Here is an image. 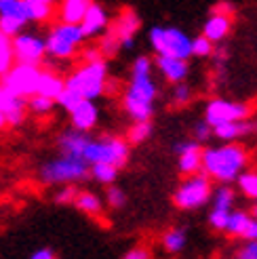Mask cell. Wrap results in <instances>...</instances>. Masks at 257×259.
I'll return each instance as SVG.
<instances>
[{"label": "cell", "mask_w": 257, "mask_h": 259, "mask_svg": "<svg viewBox=\"0 0 257 259\" xmlns=\"http://www.w3.org/2000/svg\"><path fill=\"white\" fill-rule=\"evenodd\" d=\"M158 89L152 78V59L141 55L133 61L131 84L124 93V110L133 120H150Z\"/></svg>", "instance_id": "obj_1"}, {"label": "cell", "mask_w": 257, "mask_h": 259, "mask_svg": "<svg viewBox=\"0 0 257 259\" xmlns=\"http://www.w3.org/2000/svg\"><path fill=\"white\" fill-rule=\"evenodd\" d=\"M247 166V150L238 144H226L222 148L202 150V171L209 177L230 184L238 179L242 169Z\"/></svg>", "instance_id": "obj_2"}, {"label": "cell", "mask_w": 257, "mask_h": 259, "mask_svg": "<svg viewBox=\"0 0 257 259\" xmlns=\"http://www.w3.org/2000/svg\"><path fill=\"white\" fill-rule=\"evenodd\" d=\"M106 80L108 70L104 59L97 61H84L80 70H76L66 80V87L78 91L84 99H97L101 93H106Z\"/></svg>", "instance_id": "obj_3"}, {"label": "cell", "mask_w": 257, "mask_h": 259, "mask_svg": "<svg viewBox=\"0 0 257 259\" xmlns=\"http://www.w3.org/2000/svg\"><path fill=\"white\" fill-rule=\"evenodd\" d=\"M82 158L89 164L108 162L114 166H124L128 160V141L120 137H104V139H89L82 150Z\"/></svg>", "instance_id": "obj_4"}, {"label": "cell", "mask_w": 257, "mask_h": 259, "mask_svg": "<svg viewBox=\"0 0 257 259\" xmlns=\"http://www.w3.org/2000/svg\"><path fill=\"white\" fill-rule=\"evenodd\" d=\"M40 175L45 184H74L89 177V162L80 156L63 154L61 158L45 164Z\"/></svg>", "instance_id": "obj_5"}, {"label": "cell", "mask_w": 257, "mask_h": 259, "mask_svg": "<svg viewBox=\"0 0 257 259\" xmlns=\"http://www.w3.org/2000/svg\"><path fill=\"white\" fill-rule=\"evenodd\" d=\"M150 42L156 55H171L182 59L192 55V40L177 28H152Z\"/></svg>", "instance_id": "obj_6"}, {"label": "cell", "mask_w": 257, "mask_h": 259, "mask_svg": "<svg viewBox=\"0 0 257 259\" xmlns=\"http://www.w3.org/2000/svg\"><path fill=\"white\" fill-rule=\"evenodd\" d=\"M211 196V184L207 173H192L175 192L173 202L179 209H198Z\"/></svg>", "instance_id": "obj_7"}, {"label": "cell", "mask_w": 257, "mask_h": 259, "mask_svg": "<svg viewBox=\"0 0 257 259\" xmlns=\"http://www.w3.org/2000/svg\"><path fill=\"white\" fill-rule=\"evenodd\" d=\"M40 70L34 63H21L15 68H11L3 76V84L11 91L13 95L28 99L34 93H38V80H40Z\"/></svg>", "instance_id": "obj_8"}, {"label": "cell", "mask_w": 257, "mask_h": 259, "mask_svg": "<svg viewBox=\"0 0 257 259\" xmlns=\"http://www.w3.org/2000/svg\"><path fill=\"white\" fill-rule=\"evenodd\" d=\"M249 114H251V108L245 106V103L228 101V99H213V101H209L207 110H204V120L211 126H217L222 122L249 118Z\"/></svg>", "instance_id": "obj_9"}, {"label": "cell", "mask_w": 257, "mask_h": 259, "mask_svg": "<svg viewBox=\"0 0 257 259\" xmlns=\"http://www.w3.org/2000/svg\"><path fill=\"white\" fill-rule=\"evenodd\" d=\"M13 53H15L17 61L38 66L47 53V45H45V40H40V38H36V36L17 34L15 40H13Z\"/></svg>", "instance_id": "obj_10"}, {"label": "cell", "mask_w": 257, "mask_h": 259, "mask_svg": "<svg viewBox=\"0 0 257 259\" xmlns=\"http://www.w3.org/2000/svg\"><path fill=\"white\" fill-rule=\"evenodd\" d=\"M25 103H28V99L13 95L11 91L0 82V110H3L5 116H7V124L15 126V124L23 122V118H25Z\"/></svg>", "instance_id": "obj_11"}, {"label": "cell", "mask_w": 257, "mask_h": 259, "mask_svg": "<svg viewBox=\"0 0 257 259\" xmlns=\"http://www.w3.org/2000/svg\"><path fill=\"white\" fill-rule=\"evenodd\" d=\"M156 68L169 82L177 84L184 82L188 76V63L182 57H171V55H156Z\"/></svg>", "instance_id": "obj_12"}, {"label": "cell", "mask_w": 257, "mask_h": 259, "mask_svg": "<svg viewBox=\"0 0 257 259\" xmlns=\"http://www.w3.org/2000/svg\"><path fill=\"white\" fill-rule=\"evenodd\" d=\"M257 131V122H251L249 118H242V120H230V122H222L213 126V133L224 139V141H234L238 137H247L251 133Z\"/></svg>", "instance_id": "obj_13"}, {"label": "cell", "mask_w": 257, "mask_h": 259, "mask_svg": "<svg viewBox=\"0 0 257 259\" xmlns=\"http://www.w3.org/2000/svg\"><path fill=\"white\" fill-rule=\"evenodd\" d=\"M72 124L74 128H78V131H91V128L97 124V118H99V112L95 108L93 99H82L78 106H76L72 112Z\"/></svg>", "instance_id": "obj_14"}, {"label": "cell", "mask_w": 257, "mask_h": 259, "mask_svg": "<svg viewBox=\"0 0 257 259\" xmlns=\"http://www.w3.org/2000/svg\"><path fill=\"white\" fill-rule=\"evenodd\" d=\"M80 28H82V34L84 36H95V34H101L106 28H108V13L101 9L99 5H91L87 11V15L82 17L80 21Z\"/></svg>", "instance_id": "obj_15"}, {"label": "cell", "mask_w": 257, "mask_h": 259, "mask_svg": "<svg viewBox=\"0 0 257 259\" xmlns=\"http://www.w3.org/2000/svg\"><path fill=\"white\" fill-rule=\"evenodd\" d=\"M139 25H141V21H139V17H137V13L131 11V9H124L120 15H118V19L114 21V25H112L110 30L116 34V36L120 38V42H122L124 38H135Z\"/></svg>", "instance_id": "obj_16"}, {"label": "cell", "mask_w": 257, "mask_h": 259, "mask_svg": "<svg viewBox=\"0 0 257 259\" xmlns=\"http://www.w3.org/2000/svg\"><path fill=\"white\" fill-rule=\"evenodd\" d=\"M230 28H232V17H228V15H215V13H213V17L207 23H204L202 34L207 36L209 40L220 42V40H224V38L230 34Z\"/></svg>", "instance_id": "obj_17"}, {"label": "cell", "mask_w": 257, "mask_h": 259, "mask_svg": "<svg viewBox=\"0 0 257 259\" xmlns=\"http://www.w3.org/2000/svg\"><path fill=\"white\" fill-rule=\"evenodd\" d=\"M91 5H93V0H63V3H61V11H59L61 21L80 23Z\"/></svg>", "instance_id": "obj_18"}, {"label": "cell", "mask_w": 257, "mask_h": 259, "mask_svg": "<svg viewBox=\"0 0 257 259\" xmlns=\"http://www.w3.org/2000/svg\"><path fill=\"white\" fill-rule=\"evenodd\" d=\"M47 45V53H51L53 57H59V59H66V57H72L76 53V49H78V45L70 42L68 38H63L61 34L57 32H51L49 38L45 40Z\"/></svg>", "instance_id": "obj_19"}, {"label": "cell", "mask_w": 257, "mask_h": 259, "mask_svg": "<svg viewBox=\"0 0 257 259\" xmlns=\"http://www.w3.org/2000/svg\"><path fill=\"white\" fill-rule=\"evenodd\" d=\"M87 141L89 137L84 135V131H68V133H63L61 139H59V148L63 154H72V156H80L82 158V150L87 146Z\"/></svg>", "instance_id": "obj_20"}, {"label": "cell", "mask_w": 257, "mask_h": 259, "mask_svg": "<svg viewBox=\"0 0 257 259\" xmlns=\"http://www.w3.org/2000/svg\"><path fill=\"white\" fill-rule=\"evenodd\" d=\"M63 89H66V80H61L57 74H53V72H42L40 74V80H38V93L40 95L57 99Z\"/></svg>", "instance_id": "obj_21"}, {"label": "cell", "mask_w": 257, "mask_h": 259, "mask_svg": "<svg viewBox=\"0 0 257 259\" xmlns=\"http://www.w3.org/2000/svg\"><path fill=\"white\" fill-rule=\"evenodd\" d=\"M251 219H253L251 215L242 213V211H232V213H230V219H228L226 232H228L230 236H234V238H242V240H245Z\"/></svg>", "instance_id": "obj_22"}, {"label": "cell", "mask_w": 257, "mask_h": 259, "mask_svg": "<svg viewBox=\"0 0 257 259\" xmlns=\"http://www.w3.org/2000/svg\"><path fill=\"white\" fill-rule=\"evenodd\" d=\"M179 171L184 175L202 171V150H192V152L179 154Z\"/></svg>", "instance_id": "obj_23"}, {"label": "cell", "mask_w": 257, "mask_h": 259, "mask_svg": "<svg viewBox=\"0 0 257 259\" xmlns=\"http://www.w3.org/2000/svg\"><path fill=\"white\" fill-rule=\"evenodd\" d=\"M74 204L78 206V209L87 215H99L101 213V200L95 196L91 192H78V196H76Z\"/></svg>", "instance_id": "obj_24"}, {"label": "cell", "mask_w": 257, "mask_h": 259, "mask_svg": "<svg viewBox=\"0 0 257 259\" xmlns=\"http://www.w3.org/2000/svg\"><path fill=\"white\" fill-rule=\"evenodd\" d=\"M0 15H9V17L30 21L28 9H25V0H0Z\"/></svg>", "instance_id": "obj_25"}, {"label": "cell", "mask_w": 257, "mask_h": 259, "mask_svg": "<svg viewBox=\"0 0 257 259\" xmlns=\"http://www.w3.org/2000/svg\"><path fill=\"white\" fill-rule=\"evenodd\" d=\"M51 7L49 3H42V0H25V9H28V19L32 21H45L51 17Z\"/></svg>", "instance_id": "obj_26"}, {"label": "cell", "mask_w": 257, "mask_h": 259, "mask_svg": "<svg viewBox=\"0 0 257 259\" xmlns=\"http://www.w3.org/2000/svg\"><path fill=\"white\" fill-rule=\"evenodd\" d=\"M162 247L169 253H179L186 247V232L184 230H169L162 236Z\"/></svg>", "instance_id": "obj_27"}, {"label": "cell", "mask_w": 257, "mask_h": 259, "mask_svg": "<svg viewBox=\"0 0 257 259\" xmlns=\"http://www.w3.org/2000/svg\"><path fill=\"white\" fill-rule=\"evenodd\" d=\"M150 135H152V122L150 120H135V124L128 128L126 141L137 146V144H141V141H146Z\"/></svg>", "instance_id": "obj_28"}, {"label": "cell", "mask_w": 257, "mask_h": 259, "mask_svg": "<svg viewBox=\"0 0 257 259\" xmlns=\"http://www.w3.org/2000/svg\"><path fill=\"white\" fill-rule=\"evenodd\" d=\"M238 188L249 200H257V171H247L238 175Z\"/></svg>", "instance_id": "obj_29"}, {"label": "cell", "mask_w": 257, "mask_h": 259, "mask_svg": "<svg viewBox=\"0 0 257 259\" xmlns=\"http://www.w3.org/2000/svg\"><path fill=\"white\" fill-rule=\"evenodd\" d=\"M91 173L99 184H112L118 175V166L108 164V162H95V164H91Z\"/></svg>", "instance_id": "obj_30"}, {"label": "cell", "mask_w": 257, "mask_h": 259, "mask_svg": "<svg viewBox=\"0 0 257 259\" xmlns=\"http://www.w3.org/2000/svg\"><path fill=\"white\" fill-rule=\"evenodd\" d=\"M230 213H232V211L224 209V206H213L211 213H209V224H211V228L217 230V232H226Z\"/></svg>", "instance_id": "obj_31"}, {"label": "cell", "mask_w": 257, "mask_h": 259, "mask_svg": "<svg viewBox=\"0 0 257 259\" xmlns=\"http://www.w3.org/2000/svg\"><path fill=\"white\" fill-rule=\"evenodd\" d=\"M84 97L78 93V91H74V89H70V87H66V89H63L61 91V93H59V97L55 99L57 103H59V106L61 108H66L68 112H72L76 106H78V103L82 101Z\"/></svg>", "instance_id": "obj_32"}, {"label": "cell", "mask_w": 257, "mask_h": 259, "mask_svg": "<svg viewBox=\"0 0 257 259\" xmlns=\"http://www.w3.org/2000/svg\"><path fill=\"white\" fill-rule=\"evenodd\" d=\"M53 103H55V99L40 95V93H34L32 97H28V106L36 114H49L51 110H53Z\"/></svg>", "instance_id": "obj_33"}, {"label": "cell", "mask_w": 257, "mask_h": 259, "mask_svg": "<svg viewBox=\"0 0 257 259\" xmlns=\"http://www.w3.org/2000/svg\"><path fill=\"white\" fill-rule=\"evenodd\" d=\"M118 49H120V38L114 34L112 30H110L108 34H104V38L99 40V51H101V55H104V57L116 55Z\"/></svg>", "instance_id": "obj_34"}, {"label": "cell", "mask_w": 257, "mask_h": 259, "mask_svg": "<svg viewBox=\"0 0 257 259\" xmlns=\"http://www.w3.org/2000/svg\"><path fill=\"white\" fill-rule=\"evenodd\" d=\"M213 45H215V42L209 40V38L202 34V36H198V38H194V40H192V55H196V57H211L213 51H215Z\"/></svg>", "instance_id": "obj_35"}, {"label": "cell", "mask_w": 257, "mask_h": 259, "mask_svg": "<svg viewBox=\"0 0 257 259\" xmlns=\"http://www.w3.org/2000/svg\"><path fill=\"white\" fill-rule=\"evenodd\" d=\"M23 19L17 17H9V15H0V30H3L7 36H17L23 28Z\"/></svg>", "instance_id": "obj_36"}, {"label": "cell", "mask_w": 257, "mask_h": 259, "mask_svg": "<svg viewBox=\"0 0 257 259\" xmlns=\"http://www.w3.org/2000/svg\"><path fill=\"white\" fill-rule=\"evenodd\" d=\"M232 202H234V192L230 190L228 186H222L220 190L215 192V196H213V206H224V209H232Z\"/></svg>", "instance_id": "obj_37"}, {"label": "cell", "mask_w": 257, "mask_h": 259, "mask_svg": "<svg viewBox=\"0 0 257 259\" xmlns=\"http://www.w3.org/2000/svg\"><path fill=\"white\" fill-rule=\"evenodd\" d=\"M13 59H15V53H13V45L0 49V76H5L13 68Z\"/></svg>", "instance_id": "obj_38"}, {"label": "cell", "mask_w": 257, "mask_h": 259, "mask_svg": "<svg viewBox=\"0 0 257 259\" xmlns=\"http://www.w3.org/2000/svg\"><path fill=\"white\" fill-rule=\"evenodd\" d=\"M192 99V91L188 84L184 82H177L175 89H173V101L177 103V106H184V103H188Z\"/></svg>", "instance_id": "obj_39"}, {"label": "cell", "mask_w": 257, "mask_h": 259, "mask_svg": "<svg viewBox=\"0 0 257 259\" xmlns=\"http://www.w3.org/2000/svg\"><path fill=\"white\" fill-rule=\"evenodd\" d=\"M126 196H124V192L120 188H110L108 190V204L114 206V209H120V206L124 204Z\"/></svg>", "instance_id": "obj_40"}, {"label": "cell", "mask_w": 257, "mask_h": 259, "mask_svg": "<svg viewBox=\"0 0 257 259\" xmlns=\"http://www.w3.org/2000/svg\"><path fill=\"white\" fill-rule=\"evenodd\" d=\"M236 257H240V259H257V240H247L238 249Z\"/></svg>", "instance_id": "obj_41"}, {"label": "cell", "mask_w": 257, "mask_h": 259, "mask_svg": "<svg viewBox=\"0 0 257 259\" xmlns=\"http://www.w3.org/2000/svg\"><path fill=\"white\" fill-rule=\"evenodd\" d=\"M76 196H78V192H76V188H74V186H66L63 190H59V192H57L55 200H57L59 204H68V202H74V200H76Z\"/></svg>", "instance_id": "obj_42"}, {"label": "cell", "mask_w": 257, "mask_h": 259, "mask_svg": "<svg viewBox=\"0 0 257 259\" xmlns=\"http://www.w3.org/2000/svg\"><path fill=\"white\" fill-rule=\"evenodd\" d=\"M211 131H213V126H211L207 120H202V122H198V124L194 126V135H196V139H207V137L211 135Z\"/></svg>", "instance_id": "obj_43"}, {"label": "cell", "mask_w": 257, "mask_h": 259, "mask_svg": "<svg viewBox=\"0 0 257 259\" xmlns=\"http://www.w3.org/2000/svg\"><path fill=\"white\" fill-rule=\"evenodd\" d=\"M192 150H200L198 141H177V144H175V152H177V154L192 152Z\"/></svg>", "instance_id": "obj_44"}, {"label": "cell", "mask_w": 257, "mask_h": 259, "mask_svg": "<svg viewBox=\"0 0 257 259\" xmlns=\"http://www.w3.org/2000/svg\"><path fill=\"white\" fill-rule=\"evenodd\" d=\"M213 13H215V15H228V17H232L234 15V7L230 5V3H220V5L213 7Z\"/></svg>", "instance_id": "obj_45"}, {"label": "cell", "mask_w": 257, "mask_h": 259, "mask_svg": "<svg viewBox=\"0 0 257 259\" xmlns=\"http://www.w3.org/2000/svg\"><path fill=\"white\" fill-rule=\"evenodd\" d=\"M148 257H150V253L144 247H135V249H131L128 253H124V259H148Z\"/></svg>", "instance_id": "obj_46"}, {"label": "cell", "mask_w": 257, "mask_h": 259, "mask_svg": "<svg viewBox=\"0 0 257 259\" xmlns=\"http://www.w3.org/2000/svg\"><path fill=\"white\" fill-rule=\"evenodd\" d=\"M82 59L84 61H97V59H104V55H101V51L97 47V49H87L82 53Z\"/></svg>", "instance_id": "obj_47"}, {"label": "cell", "mask_w": 257, "mask_h": 259, "mask_svg": "<svg viewBox=\"0 0 257 259\" xmlns=\"http://www.w3.org/2000/svg\"><path fill=\"white\" fill-rule=\"evenodd\" d=\"M245 240H257V219H255V217L251 219V224H249V230H247Z\"/></svg>", "instance_id": "obj_48"}, {"label": "cell", "mask_w": 257, "mask_h": 259, "mask_svg": "<svg viewBox=\"0 0 257 259\" xmlns=\"http://www.w3.org/2000/svg\"><path fill=\"white\" fill-rule=\"evenodd\" d=\"M53 257H55V253L51 249H40V251L32 253V259H53Z\"/></svg>", "instance_id": "obj_49"}, {"label": "cell", "mask_w": 257, "mask_h": 259, "mask_svg": "<svg viewBox=\"0 0 257 259\" xmlns=\"http://www.w3.org/2000/svg\"><path fill=\"white\" fill-rule=\"evenodd\" d=\"M13 42H11V36H7L3 30H0V49H3V47H11Z\"/></svg>", "instance_id": "obj_50"}, {"label": "cell", "mask_w": 257, "mask_h": 259, "mask_svg": "<svg viewBox=\"0 0 257 259\" xmlns=\"http://www.w3.org/2000/svg\"><path fill=\"white\" fill-rule=\"evenodd\" d=\"M5 124H7V116H5V112H3V110H0V131L5 128Z\"/></svg>", "instance_id": "obj_51"}, {"label": "cell", "mask_w": 257, "mask_h": 259, "mask_svg": "<svg viewBox=\"0 0 257 259\" xmlns=\"http://www.w3.org/2000/svg\"><path fill=\"white\" fill-rule=\"evenodd\" d=\"M42 3H49V5H55L57 0H42Z\"/></svg>", "instance_id": "obj_52"}, {"label": "cell", "mask_w": 257, "mask_h": 259, "mask_svg": "<svg viewBox=\"0 0 257 259\" xmlns=\"http://www.w3.org/2000/svg\"><path fill=\"white\" fill-rule=\"evenodd\" d=\"M253 217L257 219V206H255V209H253Z\"/></svg>", "instance_id": "obj_53"}]
</instances>
